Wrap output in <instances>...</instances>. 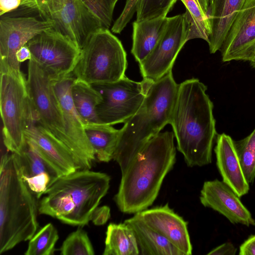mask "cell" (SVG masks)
<instances>
[{"instance_id":"1","label":"cell","mask_w":255,"mask_h":255,"mask_svg":"<svg viewBox=\"0 0 255 255\" xmlns=\"http://www.w3.org/2000/svg\"><path fill=\"white\" fill-rule=\"evenodd\" d=\"M207 89L196 78L178 84L169 124L177 149L190 167L211 163L213 146L218 134L214 105Z\"/></svg>"},{"instance_id":"2","label":"cell","mask_w":255,"mask_h":255,"mask_svg":"<svg viewBox=\"0 0 255 255\" xmlns=\"http://www.w3.org/2000/svg\"><path fill=\"white\" fill-rule=\"evenodd\" d=\"M173 132H159L150 139L122 172L114 200L123 213L135 214L156 199L163 181L176 161Z\"/></svg>"},{"instance_id":"3","label":"cell","mask_w":255,"mask_h":255,"mask_svg":"<svg viewBox=\"0 0 255 255\" xmlns=\"http://www.w3.org/2000/svg\"><path fill=\"white\" fill-rule=\"evenodd\" d=\"M107 174L77 170L59 177L48 186L38 202V214L72 226H83L110 187Z\"/></svg>"},{"instance_id":"4","label":"cell","mask_w":255,"mask_h":255,"mask_svg":"<svg viewBox=\"0 0 255 255\" xmlns=\"http://www.w3.org/2000/svg\"><path fill=\"white\" fill-rule=\"evenodd\" d=\"M37 200L22 178L17 154L4 153L0 166V254L29 240L38 231Z\"/></svg>"},{"instance_id":"5","label":"cell","mask_w":255,"mask_h":255,"mask_svg":"<svg viewBox=\"0 0 255 255\" xmlns=\"http://www.w3.org/2000/svg\"><path fill=\"white\" fill-rule=\"evenodd\" d=\"M178 88L172 70L152 82L139 109L120 129L113 159L121 172L147 142L170 124Z\"/></svg>"},{"instance_id":"6","label":"cell","mask_w":255,"mask_h":255,"mask_svg":"<svg viewBox=\"0 0 255 255\" xmlns=\"http://www.w3.org/2000/svg\"><path fill=\"white\" fill-rule=\"evenodd\" d=\"M127 53L121 41L109 29L94 33L81 49L72 74L90 84L117 82L126 76Z\"/></svg>"},{"instance_id":"7","label":"cell","mask_w":255,"mask_h":255,"mask_svg":"<svg viewBox=\"0 0 255 255\" xmlns=\"http://www.w3.org/2000/svg\"><path fill=\"white\" fill-rule=\"evenodd\" d=\"M0 111L3 144L12 153H19L26 143L25 130L35 124L22 72L0 73Z\"/></svg>"},{"instance_id":"8","label":"cell","mask_w":255,"mask_h":255,"mask_svg":"<svg viewBox=\"0 0 255 255\" xmlns=\"http://www.w3.org/2000/svg\"><path fill=\"white\" fill-rule=\"evenodd\" d=\"M27 89L34 112L35 124L50 132L70 150L61 107L56 96L53 80L33 60H29Z\"/></svg>"},{"instance_id":"9","label":"cell","mask_w":255,"mask_h":255,"mask_svg":"<svg viewBox=\"0 0 255 255\" xmlns=\"http://www.w3.org/2000/svg\"><path fill=\"white\" fill-rule=\"evenodd\" d=\"M152 83L136 82L125 76L115 82L92 85L102 97L96 108L98 123H126L140 108Z\"/></svg>"},{"instance_id":"10","label":"cell","mask_w":255,"mask_h":255,"mask_svg":"<svg viewBox=\"0 0 255 255\" xmlns=\"http://www.w3.org/2000/svg\"><path fill=\"white\" fill-rule=\"evenodd\" d=\"M39 12L44 19L53 21V28L80 49L94 33L104 28L82 0H43Z\"/></svg>"},{"instance_id":"11","label":"cell","mask_w":255,"mask_h":255,"mask_svg":"<svg viewBox=\"0 0 255 255\" xmlns=\"http://www.w3.org/2000/svg\"><path fill=\"white\" fill-rule=\"evenodd\" d=\"M26 45L31 59L53 79L71 74L81 51L73 41L53 27L37 34Z\"/></svg>"},{"instance_id":"12","label":"cell","mask_w":255,"mask_h":255,"mask_svg":"<svg viewBox=\"0 0 255 255\" xmlns=\"http://www.w3.org/2000/svg\"><path fill=\"white\" fill-rule=\"evenodd\" d=\"M190 29L185 12L168 17L159 41L149 55L139 64L143 80L154 82L172 70L179 51L188 41Z\"/></svg>"},{"instance_id":"13","label":"cell","mask_w":255,"mask_h":255,"mask_svg":"<svg viewBox=\"0 0 255 255\" xmlns=\"http://www.w3.org/2000/svg\"><path fill=\"white\" fill-rule=\"evenodd\" d=\"M51 20L33 16H1L0 19V73L21 72L16 54L37 34L53 27Z\"/></svg>"},{"instance_id":"14","label":"cell","mask_w":255,"mask_h":255,"mask_svg":"<svg viewBox=\"0 0 255 255\" xmlns=\"http://www.w3.org/2000/svg\"><path fill=\"white\" fill-rule=\"evenodd\" d=\"M75 78L72 73L63 78L52 79L53 87L61 107L66 133L78 170L90 169L96 157L72 99L71 87Z\"/></svg>"},{"instance_id":"15","label":"cell","mask_w":255,"mask_h":255,"mask_svg":"<svg viewBox=\"0 0 255 255\" xmlns=\"http://www.w3.org/2000/svg\"><path fill=\"white\" fill-rule=\"evenodd\" d=\"M223 62L250 61L255 53V0H246L220 50Z\"/></svg>"},{"instance_id":"16","label":"cell","mask_w":255,"mask_h":255,"mask_svg":"<svg viewBox=\"0 0 255 255\" xmlns=\"http://www.w3.org/2000/svg\"><path fill=\"white\" fill-rule=\"evenodd\" d=\"M200 201L204 207L221 214L232 224L255 225L251 213L240 197L223 181H205L200 192Z\"/></svg>"},{"instance_id":"17","label":"cell","mask_w":255,"mask_h":255,"mask_svg":"<svg viewBox=\"0 0 255 255\" xmlns=\"http://www.w3.org/2000/svg\"><path fill=\"white\" fill-rule=\"evenodd\" d=\"M150 228L164 237L184 255L192 254L187 223L168 204L137 213Z\"/></svg>"},{"instance_id":"18","label":"cell","mask_w":255,"mask_h":255,"mask_svg":"<svg viewBox=\"0 0 255 255\" xmlns=\"http://www.w3.org/2000/svg\"><path fill=\"white\" fill-rule=\"evenodd\" d=\"M16 154L23 180L39 199L48 186L60 177L59 173L27 138L21 151Z\"/></svg>"},{"instance_id":"19","label":"cell","mask_w":255,"mask_h":255,"mask_svg":"<svg viewBox=\"0 0 255 255\" xmlns=\"http://www.w3.org/2000/svg\"><path fill=\"white\" fill-rule=\"evenodd\" d=\"M25 136L56 168L60 176L78 170L76 160L70 149L40 125L34 124L30 126L25 130Z\"/></svg>"},{"instance_id":"20","label":"cell","mask_w":255,"mask_h":255,"mask_svg":"<svg viewBox=\"0 0 255 255\" xmlns=\"http://www.w3.org/2000/svg\"><path fill=\"white\" fill-rule=\"evenodd\" d=\"M214 151L216 164L222 181L241 197L250 190L249 183L244 173L234 140L229 135L218 134Z\"/></svg>"},{"instance_id":"21","label":"cell","mask_w":255,"mask_h":255,"mask_svg":"<svg viewBox=\"0 0 255 255\" xmlns=\"http://www.w3.org/2000/svg\"><path fill=\"white\" fill-rule=\"evenodd\" d=\"M246 0H208L210 53L220 50L238 12Z\"/></svg>"},{"instance_id":"22","label":"cell","mask_w":255,"mask_h":255,"mask_svg":"<svg viewBox=\"0 0 255 255\" xmlns=\"http://www.w3.org/2000/svg\"><path fill=\"white\" fill-rule=\"evenodd\" d=\"M125 222L134 233L139 255H184L167 239L148 226L137 213Z\"/></svg>"},{"instance_id":"23","label":"cell","mask_w":255,"mask_h":255,"mask_svg":"<svg viewBox=\"0 0 255 255\" xmlns=\"http://www.w3.org/2000/svg\"><path fill=\"white\" fill-rule=\"evenodd\" d=\"M168 18L159 17L133 22L131 52L139 64L155 47L166 28Z\"/></svg>"},{"instance_id":"24","label":"cell","mask_w":255,"mask_h":255,"mask_svg":"<svg viewBox=\"0 0 255 255\" xmlns=\"http://www.w3.org/2000/svg\"><path fill=\"white\" fill-rule=\"evenodd\" d=\"M84 128L96 158L104 162H108L113 159L121 130L111 125L99 123L88 124L85 125Z\"/></svg>"},{"instance_id":"25","label":"cell","mask_w":255,"mask_h":255,"mask_svg":"<svg viewBox=\"0 0 255 255\" xmlns=\"http://www.w3.org/2000/svg\"><path fill=\"white\" fill-rule=\"evenodd\" d=\"M71 95L84 126L98 123L96 108L102 100L100 92L92 84L75 78L71 87Z\"/></svg>"},{"instance_id":"26","label":"cell","mask_w":255,"mask_h":255,"mask_svg":"<svg viewBox=\"0 0 255 255\" xmlns=\"http://www.w3.org/2000/svg\"><path fill=\"white\" fill-rule=\"evenodd\" d=\"M103 255H138L134 233L126 223L110 224L107 229Z\"/></svg>"},{"instance_id":"27","label":"cell","mask_w":255,"mask_h":255,"mask_svg":"<svg viewBox=\"0 0 255 255\" xmlns=\"http://www.w3.org/2000/svg\"><path fill=\"white\" fill-rule=\"evenodd\" d=\"M180 0L185 6V13L190 26L188 40L201 38L208 43L211 34L208 0Z\"/></svg>"},{"instance_id":"28","label":"cell","mask_w":255,"mask_h":255,"mask_svg":"<svg viewBox=\"0 0 255 255\" xmlns=\"http://www.w3.org/2000/svg\"><path fill=\"white\" fill-rule=\"evenodd\" d=\"M58 239L59 235L56 228L52 224L48 223L38 230L29 240L24 255H53Z\"/></svg>"},{"instance_id":"29","label":"cell","mask_w":255,"mask_h":255,"mask_svg":"<svg viewBox=\"0 0 255 255\" xmlns=\"http://www.w3.org/2000/svg\"><path fill=\"white\" fill-rule=\"evenodd\" d=\"M246 178L249 184L255 179V128L247 137L234 141Z\"/></svg>"},{"instance_id":"30","label":"cell","mask_w":255,"mask_h":255,"mask_svg":"<svg viewBox=\"0 0 255 255\" xmlns=\"http://www.w3.org/2000/svg\"><path fill=\"white\" fill-rule=\"evenodd\" d=\"M61 255H94V250L87 232L79 228L64 241L60 249Z\"/></svg>"},{"instance_id":"31","label":"cell","mask_w":255,"mask_h":255,"mask_svg":"<svg viewBox=\"0 0 255 255\" xmlns=\"http://www.w3.org/2000/svg\"><path fill=\"white\" fill-rule=\"evenodd\" d=\"M177 0H139L136 8V20L166 17Z\"/></svg>"},{"instance_id":"32","label":"cell","mask_w":255,"mask_h":255,"mask_svg":"<svg viewBox=\"0 0 255 255\" xmlns=\"http://www.w3.org/2000/svg\"><path fill=\"white\" fill-rule=\"evenodd\" d=\"M100 19L103 27L109 29L113 20L114 10L118 0H82Z\"/></svg>"},{"instance_id":"33","label":"cell","mask_w":255,"mask_h":255,"mask_svg":"<svg viewBox=\"0 0 255 255\" xmlns=\"http://www.w3.org/2000/svg\"><path fill=\"white\" fill-rule=\"evenodd\" d=\"M139 0H126L124 8L119 17L115 21L111 30L114 33L119 34L126 27L136 12Z\"/></svg>"},{"instance_id":"34","label":"cell","mask_w":255,"mask_h":255,"mask_svg":"<svg viewBox=\"0 0 255 255\" xmlns=\"http://www.w3.org/2000/svg\"><path fill=\"white\" fill-rule=\"evenodd\" d=\"M111 216L110 208L107 206L98 207L93 212L91 221L97 226L107 223Z\"/></svg>"},{"instance_id":"35","label":"cell","mask_w":255,"mask_h":255,"mask_svg":"<svg viewBox=\"0 0 255 255\" xmlns=\"http://www.w3.org/2000/svg\"><path fill=\"white\" fill-rule=\"evenodd\" d=\"M237 249L230 242L224 243L210 251L208 255H235Z\"/></svg>"},{"instance_id":"36","label":"cell","mask_w":255,"mask_h":255,"mask_svg":"<svg viewBox=\"0 0 255 255\" xmlns=\"http://www.w3.org/2000/svg\"><path fill=\"white\" fill-rule=\"evenodd\" d=\"M240 255H255V235L250 236L240 247Z\"/></svg>"},{"instance_id":"37","label":"cell","mask_w":255,"mask_h":255,"mask_svg":"<svg viewBox=\"0 0 255 255\" xmlns=\"http://www.w3.org/2000/svg\"><path fill=\"white\" fill-rule=\"evenodd\" d=\"M16 58L20 63L31 58V53L26 44L22 46L16 53Z\"/></svg>"},{"instance_id":"38","label":"cell","mask_w":255,"mask_h":255,"mask_svg":"<svg viewBox=\"0 0 255 255\" xmlns=\"http://www.w3.org/2000/svg\"><path fill=\"white\" fill-rule=\"evenodd\" d=\"M21 6L36 9L35 0H21Z\"/></svg>"},{"instance_id":"39","label":"cell","mask_w":255,"mask_h":255,"mask_svg":"<svg viewBox=\"0 0 255 255\" xmlns=\"http://www.w3.org/2000/svg\"><path fill=\"white\" fill-rule=\"evenodd\" d=\"M251 66L255 69V53L252 58L249 61Z\"/></svg>"}]
</instances>
